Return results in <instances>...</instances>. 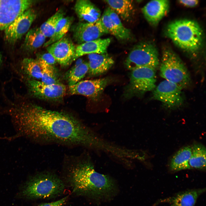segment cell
Listing matches in <instances>:
<instances>
[{
    "label": "cell",
    "mask_w": 206,
    "mask_h": 206,
    "mask_svg": "<svg viewBox=\"0 0 206 206\" xmlns=\"http://www.w3.org/2000/svg\"><path fill=\"white\" fill-rule=\"evenodd\" d=\"M15 123L23 126L30 137L44 142L79 145L100 150L104 140L74 117L25 102L17 103L13 111Z\"/></svg>",
    "instance_id": "6da1fadb"
},
{
    "label": "cell",
    "mask_w": 206,
    "mask_h": 206,
    "mask_svg": "<svg viewBox=\"0 0 206 206\" xmlns=\"http://www.w3.org/2000/svg\"><path fill=\"white\" fill-rule=\"evenodd\" d=\"M69 180L74 192L98 201L110 199L117 186L109 176L96 171L89 160H79L70 167Z\"/></svg>",
    "instance_id": "7a4b0ae2"
},
{
    "label": "cell",
    "mask_w": 206,
    "mask_h": 206,
    "mask_svg": "<svg viewBox=\"0 0 206 206\" xmlns=\"http://www.w3.org/2000/svg\"><path fill=\"white\" fill-rule=\"evenodd\" d=\"M166 33L176 45L188 52H196L202 45V30L193 20L183 19L172 21L167 26Z\"/></svg>",
    "instance_id": "3957f363"
},
{
    "label": "cell",
    "mask_w": 206,
    "mask_h": 206,
    "mask_svg": "<svg viewBox=\"0 0 206 206\" xmlns=\"http://www.w3.org/2000/svg\"><path fill=\"white\" fill-rule=\"evenodd\" d=\"M64 189V182L58 177L52 173H45L31 179L23 193L30 198L46 199L60 194Z\"/></svg>",
    "instance_id": "277c9868"
},
{
    "label": "cell",
    "mask_w": 206,
    "mask_h": 206,
    "mask_svg": "<svg viewBox=\"0 0 206 206\" xmlns=\"http://www.w3.org/2000/svg\"><path fill=\"white\" fill-rule=\"evenodd\" d=\"M160 74L165 80L182 89L187 87L190 82V76L184 64L178 56L168 48L163 52Z\"/></svg>",
    "instance_id": "5b68a950"
},
{
    "label": "cell",
    "mask_w": 206,
    "mask_h": 206,
    "mask_svg": "<svg viewBox=\"0 0 206 206\" xmlns=\"http://www.w3.org/2000/svg\"><path fill=\"white\" fill-rule=\"evenodd\" d=\"M131 71L129 82L124 93L125 98L142 95L155 89L156 82L155 69L141 67Z\"/></svg>",
    "instance_id": "8992f818"
},
{
    "label": "cell",
    "mask_w": 206,
    "mask_h": 206,
    "mask_svg": "<svg viewBox=\"0 0 206 206\" xmlns=\"http://www.w3.org/2000/svg\"><path fill=\"white\" fill-rule=\"evenodd\" d=\"M159 64L158 51L153 44L142 42L135 45L125 62L126 68L131 71L141 67L155 69Z\"/></svg>",
    "instance_id": "52a82bcc"
},
{
    "label": "cell",
    "mask_w": 206,
    "mask_h": 206,
    "mask_svg": "<svg viewBox=\"0 0 206 206\" xmlns=\"http://www.w3.org/2000/svg\"><path fill=\"white\" fill-rule=\"evenodd\" d=\"M26 79L25 84L28 92L34 97L55 100L62 98L66 94V86L60 82L47 84L39 80Z\"/></svg>",
    "instance_id": "ba28073f"
},
{
    "label": "cell",
    "mask_w": 206,
    "mask_h": 206,
    "mask_svg": "<svg viewBox=\"0 0 206 206\" xmlns=\"http://www.w3.org/2000/svg\"><path fill=\"white\" fill-rule=\"evenodd\" d=\"M37 16L35 11L31 8L24 11L4 30L5 40L12 44L20 39L29 30Z\"/></svg>",
    "instance_id": "9c48e42d"
},
{
    "label": "cell",
    "mask_w": 206,
    "mask_h": 206,
    "mask_svg": "<svg viewBox=\"0 0 206 206\" xmlns=\"http://www.w3.org/2000/svg\"><path fill=\"white\" fill-rule=\"evenodd\" d=\"M182 89L175 84L165 80L154 90L153 97L167 108H178L183 103Z\"/></svg>",
    "instance_id": "30bf717a"
},
{
    "label": "cell",
    "mask_w": 206,
    "mask_h": 206,
    "mask_svg": "<svg viewBox=\"0 0 206 206\" xmlns=\"http://www.w3.org/2000/svg\"><path fill=\"white\" fill-rule=\"evenodd\" d=\"M35 1L0 0V29L5 30L20 15L31 8Z\"/></svg>",
    "instance_id": "8fae6325"
},
{
    "label": "cell",
    "mask_w": 206,
    "mask_h": 206,
    "mask_svg": "<svg viewBox=\"0 0 206 206\" xmlns=\"http://www.w3.org/2000/svg\"><path fill=\"white\" fill-rule=\"evenodd\" d=\"M73 39L79 44L94 40L108 32L100 19L92 23L80 21L72 27Z\"/></svg>",
    "instance_id": "7c38bea8"
},
{
    "label": "cell",
    "mask_w": 206,
    "mask_h": 206,
    "mask_svg": "<svg viewBox=\"0 0 206 206\" xmlns=\"http://www.w3.org/2000/svg\"><path fill=\"white\" fill-rule=\"evenodd\" d=\"M110 81L109 78H105L80 81L69 86V93L71 95H82L96 100L100 98Z\"/></svg>",
    "instance_id": "4fadbf2b"
},
{
    "label": "cell",
    "mask_w": 206,
    "mask_h": 206,
    "mask_svg": "<svg viewBox=\"0 0 206 206\" xmlns=\"http://www.w3.org/2000/svg\"><path fill=\"white\" fill-rule=\"evenodd\" d=\"M76 47L72 40L65 36L46 47L47 52L53 56L57 62L66 66L73 61Z\"/></svg>",
    "instance_id": "5bb4252c"
},
{
    "label": "cell",
    "mask_w": 206,
    "mask_h": 206,
    "mask_svg": "<svg viewBox=\"0 0 206 206\" xmlns=\"http://www.w3.org/2000/svg\"><path fill=\"white\" fill-rule=\"evenodd\" d=\"M205 188L187 190L174 195L158 200L154 204L167 203L169 206H194L199 196L205 192Z\"/></svg>",
    "instance_id": "9a60e30c"
},
{
    "label": "cell",
    "mask_w": 206,
    "mask_h": 206,
    "mask_svg": "<svg viewBox=\"0 0 206 206\" xmlns=\"http://www.w3.org/2000/svg\"><path fill=\"white\" fill-rule=\"evenodd\" d=\"M169 2L167 0H152L142 9L146 20L151 25H156L167 13Z\"/></svg>",
    "instance_id": "2e32d148"
},
{
    "label": "cell",
    "mask_w": 206,
    "mask_h": 206,
    "mask_svg": "<svg viewBox=\"0 0 206 206\" xmlns=\"http://www.w3.org/2000/svg\"><path fill=\"white\" fill-rule=\"evenodd\" d=\"M90 76H99L107 72L114 65V61L107 53L91 54L88 55Z\"/></svg>",
    "instance_id": "e0dca14e"
},
{
    "label": "cell",
    "mask_w": 206,
    "mask_h": 206,
    "mask_svg": "<svg viewBox=\"0 0 206 206\" xmlns=\"http://www.w3.org/2000/svg\"><path fill=\"white\" fill-rule=\"evenodd\" d=\"M111 41L110 38H99L79 44L76 47L73 61L85 55L91 54H104Z\"/></svg>",
    "instance_id": "ac0fdd59"
},
{
    "label": "cell",
    "mask_w": 206,
    "mask_h": 206,
    "mask_svg": "<svg viewBox=\"0 0 206 206\" xmlns=\"http://www.w3.org/2000/svg\"><path fill=\"white\" fill-rule=\"evenodd\" d=\"M74 9L81 22L92 23L100 18V9L89 0H77L75 4Z\"/></svg>",
    "instance_id": "d6986e66"
},
{
    "label": "cell",
    "mask_w": 206,
    "mask_h": 206,
    "mask_svg": "<svg viewBox=\"0 0 206 206\" xmlns=\"http://www.w3.org/2000/svg\"><path fill=\"white\" fill-rule=\"evenodd\" d=\"M46 38L39 27L31 28L26 34L21 49L26 54L32 53L43 45Z\"/></svg>",
    "instance_id": "ffe728a7"
},
{
    "label": "cell",
    "mask_w": 206,
    "mask_h": 206,
    "mask_svg": "<svg viewBox=\"0 0 206 206\" xmlns=\"http://www.w3.org/2000/svg\"><path fill=\"white\" fill-rule=\"evenodd\" d=\"M191 153L192 148L190 146H184L180 149L172 158L169 166L170 170L176 172L191 169L189 161Z\"/></svg>",
    "instance_id": "44dd1931"
},
{
    "label": "cell",
    "mask_w": 206,
    "mask_h": 206,
    "mask_svg": "<svg viewBox=\"0 0 206 206\" xmlns=\"http://www.w3.org/2000/svg\"><path fill=\"white\" fill-rule=\"evenodd\" d=\"M105 1L124 20H129L133 14L134 7L132 0H105Z\"/></svg>",
    "instance_id": "7402d4cb"
},
{
    "label": "cell",
    "mask_w": 206,
    "mask_h": 206,
    "mask_svg": "<svg viewBox=\"0 0 206 206\" xmlns=\"http://www.w3.org/2000/svg\"><path fill=\"white\" fill-rule=\"evenodd\" d=\"M20 69L25 79L38 80L41 78V68L36 59L24 58L21 62Z\"/></svg>",
    "instance_id": "603a6c76"
},
{
    "label": "cell",
    "mask_w": 206,
    "mask_h": 206,
    "mask_svg": "<svg viewBox=\"0 0 206 206\" xmlns=\"http://www.w3.org/2000/svg\"><path fill=\"white\" fill-rule=\"evenodd\" d=\"M192 153L189 161L191 169L203 170L206 167V148L202 144H195L191 147Z\"/></svg>",
    "instance_id": "cb8c5ba5"
},
{
    "label": "cell",
    "mask_w": 206,
    "mask_h": 206,
    "mask_svg": "<svg viewBox=\"0 0 206 206\" xmlns=\"http://www.w3.org/2000/svg\"><path fill=\"white\" fill-rule=\"evenodd\" d=\"M73 21V18L70 17H64L61 19L58 23L53 35L45 42L43 47H46L64 36L70 28Z\"/></svg>",
    "instance_id": "d4e9b609"
},
{
    "label": "cell",
    "mask_w": 206,
    "mask_h": 206,
    "mask_svg": "<svg viewBox=\"0 0 206 206\" xmlns=\"http://www.w3.org/2000/svg\"><path fill=\"white\" fill-rule=\"evenodd\" d=\"M64 11L59 9L39 27L41 31L46 38H50L52 35L59 22L64 17Z\"/></svg>",
    "instance_id": "484cf974"
},
{
    "label": "cell",
    "mask_w": 206,
    "mask_h": 206,
    "mask_svg": "<svg viewBox=\"0 0 206 206\" xmlns=\"http://www.w3.org/2000/svg\"><path fill=\"white\" fill-rule=\"evenodd\" d=\"M89 70L88 63L83 62L74 66L67 75V78L69 86L73 85L80 81L84 77Z\"/></svg>",
    "instance_id": "4316f807"
},
{
    "label": "cell",
    "mask_w": 206,
    "mask_h": 206,
    "mask_svg": "<svg viewBox=\"0 0 206 206\" xmlns=\"http://www.w3.org/2000/svg\"><path fill=\"white\" fill-rule=\"evenodd\" d=\"M36 59L38 61L41 69V81L47 84L60 83L56 69L54 66L48 64L41 59Z\"/></svg>",
    "instance_id": "83f0119b"
},
{
    "label": "cell",
    "mask_w": 206,
    "mask_h": 206,
    "mask_svg": "<svg viewBox=\"0 0 206 206\" xmlns=\"http://www.w3.org/2000/svg\"><path fill=\"white\" fill-rule=\"evenodd\" d=\"M100 19L108 33L111 34L119 40H123L122 35L110 18L107 9Z\"/></svg>",
    "instance_id": "f1b7e54d"
},
{
    "label": "cell",
    "mask_w": 206,
    "mask_h": 206,
    "mask_svg": "<svg viewBox=\"0 0 206 206\" xmlns=\"http://www.w3.org/2000/svg\"><path fill=\"white\" fill-rule=\"evenodd\" d=\"M107 9L110 18L122 35L123 40L129 39L131 36L130 30L123 25L120 17L114 11L109 7Z\"/></svg>",
    "instance_id": "f546056e"
},
{
    "label": "cell",
    "mask_w": 206,
    "mask_h": 206,
    "mask_svg": "<svg viewBox=\"0 0 206 206\" xmlns=\"http://www.w3.org/2000/svg\"><path fill=\"white\" fill-rule=\"evenodd\" d=\"M36 58L41 59L48 64L52 66L57 62L53 56L48 52L37 54Z\"/></svg>",
    "instance_id": "4dcf8cb0"
},
{
    "label": "cell",
    "mask_w": 206,
    "mask_h": 206,
    "mask_svg": "<svg viewBox=\"0 0 206 206\" xmlns=\"http://www.w3.org/2000/svg\"><path fill=\"white\" fill-rule=\"evenodd\" d=\"M67 198V197H66L54 202L42 203L38 206H64Z\"/></svg>",
    "instance_id": "1f68e13d"
},
{
    "label": "cell",
    "mask_w": 206,
    "mask_h": 206,
    "mask_svg": "<svg viewBox=\"0 0 206 206\" xmlns=\"http://www.w3.org/2000/svg\"><path fill=\"white\" fill-rule=\"evenodd\" d=\"M179 2L184 5L189 7H195L198 3V1L196 0H180Z\"/></svg>",
    "instance_id": "d6a6232c"
},
{
    "label": "cell",
    "mask_w": 206,
    "mask_h": 206,
    "mask_svg": "<svg viewBox=\"0 0 206 206\" xmlns=\"http://www.w3.org/2000/svg\"><path fill=\"white\" fill-rule=\"evenodd\" d=\"M3 63V59L2 55L0 52V67L2 66Z\"/></svg>",
    "instance_id": "836d02e7"
}]
</instances>
